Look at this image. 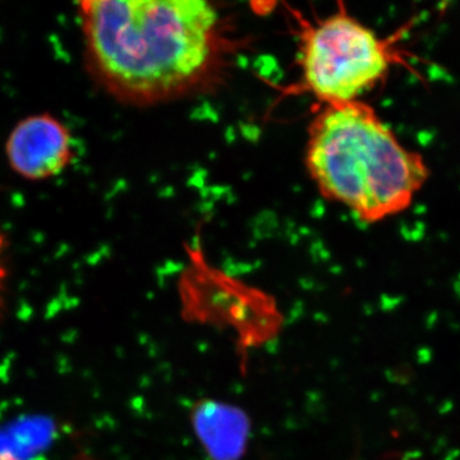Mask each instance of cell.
I'll use <instances>...</instances> for the list:
<instances>
[{
	"mask_svg": "<svg viewBox=\"0 0 460 460\" xmlns=\"http://www.w3.org/2000/svg\"><path fill=\"white\" fill-rule=\"evenodd\" d=\"M9 164L27 180L60 174L71 164L74 144L68 128L50 114L32 115L18 123L7 142Z\"/></svg>",
	"mask_w": 460,
	"mask_h": 460,
	"instance_id": "obj_4",
	"label": "cell"
},
{
	"mask_svg": "<svg viewBox=\"0 0 460 460\" xmlns=\"http://www.w3.org/2000/svg\"><path fill=\"white\" fill-rule=\"evenodd\" d=\"M301 25L302 84L319 104L359 100L402 63L396 39L381 38L345 8Z\"/></svg>",
	"mask_w": 460,
	"mask_h": 460,
	"instance_id": "obj_3",
	"label": "cell"
},
{
	"mask_svg": "<svg viewBox=\"0 0 460 460\" xmlns=\"http://www.w3.org/2000/svg\"><path fill=\"white\" fill-rule=\"evenodd\" d=\"M196 432L214 460H237L246 447L248 420L222 402H199L193 414Z\"/></svg>",
	"mask_w": 460,
	"mask_h": 460,
	"instance_id": "obj_5",
	"label": "cell"
},
{
	"mask_svg": "<svg viewBox=\"0 0 460 460\" xmlns=\"http://www.w3.org/2000/svg\"><path fill=\"white\" fill-rule=\"evenodd\" d=\"M387 378L396 385L407 386L416 380V371L408 363H401V365L395 366L394 368L389 371Z\"/></svg>",
	"mask_w": 460,
	"mask_h": 460,
	"instance_id": "obj_6",
	"label": "cell"
},
{
	"mask_svg": "<svg viewBox=\"0 0 460 460\" xmlns=\"http://www.w3.org/2000/svg\"><path fill=\"white\" fill-rule=\"evenodd\" d=\"M398 420L401 423L402 429H407V431H413V429H417L419 426V420H417L416 414L411 410H401L398 411Z\"/></svg>",
	"mask_w": 460,
	"mask_h": 460,
	"instance_id": "obj_8",
	"label": "cell"
},
{
	"mask_svg": "<svg viewBox=\"0 0 460 460\" xmlns=\"http://www.w3.org/2000/svg\"><path fill=\"white\" fill-rule=\"evenodd\" d=\"M386 460H426V458L419 450H410L407 453L390 454Z\"/></svg>",
	"mask_w": 460,
	"mask_h": 460,
	"instance_id": "obj_9",
	"label": "cell"
},
{
	"mask_svg": "<svg viewBox=\"0 0 460 460\" xmlns=\"http://www.w3.org/2000/svg\"><path fill=\"white\" fill-rule=\"evenodd\" d=\"M305 166L323 199L366 224L407 210L429 177L425 159L361 99L319 104L308 127Z\"/></svg>",
	"mask_w": 460,
	"mask_h": 460,
	"instance_id": "obj_2",
	"label": "cell"
},
{
	"mask_svg": "<svg viewBox=\"0 0 460 460\" xmlns=\"http://www.w3.org/2000/svg\"><path fill=\"white\" fill-rule=\"evenodd\" d=\"M5 241L0 233V314L4 308L5 284H7V268H5Z\"/></svg>",
	"mask_w": 460,
	"mask_h": 460,
	"instance_id": "obj_7",
	"label": "cell"
},
{
	"mask_svg": "<svg viewBox=\"0 0 460 460\" xmlns=\"http://www.w3.org/2000/svg\"><path fill=\"white\" fill-rule=\"evenodd\" d=\"M80 8L93 69L127 102L190 93L226 53L222 18L205 0H87Z\"/></svg>",
	"mask_w": 460,
	"mask_h": 460,
	"instance_id": "obj_1",
	"label": "cell"
}]
</instances>
